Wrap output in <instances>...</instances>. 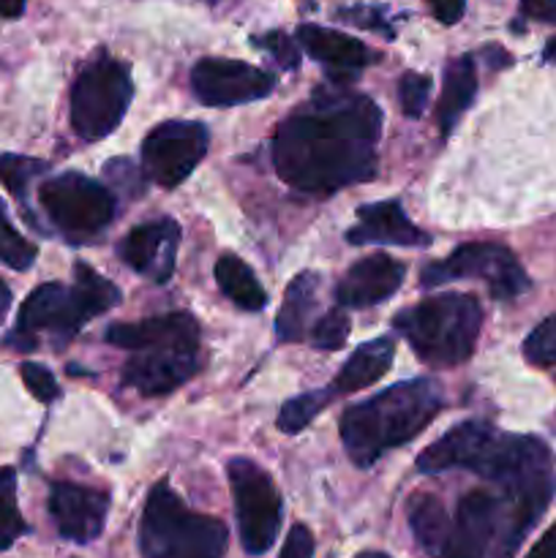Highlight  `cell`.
<instances>
[{"instance_id": "1", "label": "cell", "mask_w": 556, "mask_h": 558, "mask_svg": "<svg viewBox=\"0 0 556 558\" xmlns=\"http://www.w3.org/2000/svg\"><path fill=\"white\" fill-rule=\"evenodd\" d=\"M382 112L368 96L316 90L305 109L278 125L273 163L278 178L305 194H333L374 178Z\"/></svg>"}, {"instance_id": "2", "label": "cell", "mask_w": 556, "mask_h": 558, "mask_svg": "<svg viewBox=\"0 0 556 558\" xmlns=\"http://www.w3.org/2000/svg\"><path fill=\"white\" fill-rule=\"evenodd\" d=\"M418 469L423 474L467 469L499 485L507 518L496 558H512L556 494L554 456L548 447L534 436L501 434L483 420H467L447 430L420 452Z\"/></svg>"}, {"instance_id": "3", "label": "cell", "mask_w": 556, "mask_h": 558, "mask_svg": "<svg viewBox=\"0 0 556 558\" xmlns=\"http://www.w3.org/2000/svg\"><path fill=\"white\" fill-rule=\"evenodd\" d=\"M107 341L129 349L123 381L142 396H164L189 381L200 365V325L191 314H164L134 325H112Z\"/></svg>"}, {"instance_id": "4", "label": "cell", "mask_w": 556, "mask_h": 558, "mask_svg": "<svg viewBox=\"0 0 556 558\" xmlns=\"http://www.w3.org/2000/svg\"><path fill=\"white\" fill-rule=\"evenodd\" d=\"M442 409V387L431 379H412L347 409L341 441L358 466H371L387 450L423 434Z\"/></svg>"}, {"instance_id": "5", "label": "cell", "mask_w": 556, "mask_h": 558, "mask_svg": "<svg viewBox=\"0 0 556 558\" xmlns=\"http://www.w3.org/2000/svg\"><path fill=\"white\" fill-rule=\"evenodd\" d=\"M392 325L425 365L452 368L472 357L483 325V308L472 294H436L396 314Z\"/></svg>"}, {"instance_id": "6", "label": "cell", "mask_w": 556, "mask_h": 558, "mask_svg": "<svg viewBox=\"0 0 556 558\" xmlns=\"http://www.w3.org/2000/svg\"><path fill=\"white\" fill-rule=\"evenodd\" d=\"M229 532L218 518L191 512L167 483L147 494L140 523L145 558H221Z\"/></svg>"}, {"instance_id": "7", "label": "cell", "mask_w": 556, "mask_h": 558, "mask_svg": "<svg viewBox=\"0 0 556 558\" xmlns=\"http://www.w3.org/2000/svg\"><path fill=\"white\" fill-rule=\"evenodd\" d=\"M120 303V292L112 281L98 276L90 267H80L74 272V287L63 283H41L27 294L16 316L20 336L36 338V332H52L55 341L63 343L80 330L85 322ZM38 341V338H36Z\"/></svg>"}, {"instance_id": "8", "label": "cell", "mask_w": 556, "mask_h": 558, "mask_svg": "<svg viewBox=\"0 0 556 558\" xmlns=\"http://www.w3.org/2000/svg\"><path fill=\"white\" fill-rule=\"evenodd\" d=\"M134 85L129 65L101 54L76 76L71 87V125L87 142L112 134L129 109Z\"/></svg>"}, {"instance_id": "9", "label": "cell", "mask_w": 556, "mask_h": 558, "mask_svg": "<svg viewBox=\"0 0 556 558\" xmlns=\"http://www.w3.org/2000/svg\"><path fill=\"white\" fill-rule=\"evenodd\" d=\"M49 221L71 240H85L109 227L114 216L112 191L82 172H63L38 189Z\"/></svg>"}, {"instance_id": "10", "label": "cell", "mask_w": 556, "mask_h": 558, "mask_svg": "<svg viewBox=\"0 0 556 558\" xmlns=\"http://www.w3.org/2000/svg\"><path fill=\"white\" fill-rule=\"evenodd\" d=\"M229 485H232L234 510H238V532L245 554L262 556L273 548L281 529V496L262 466L249 458H234L229 463Z\"/></svg>"}, {"instance_id": "11", "label": "cell", "mask_w": 556, "mask_h": 558, "mask_svg": "<svg viewBox=\"0 0 556 558\" xmlns=\"http://www.w3.org/2000/svg\"><path fill=\"white\" fill-rule=\"evenodd\" d=\"M456 278H480L496 300H512L529 289V276L523 272L521 262L499 243H467L439 265L423 270L425 287L456 281Z\"/></svg>"}, {"instance_id": "12", "label": "cell", "mask_w": 556, "mask_h": 558, "mask_svg": "<svg viewBox=\"0 0 556 558\" xmlns=\"http://www.w3.org/2000/svg\"><path fill=\"white\" fill-rule=\"evenodd\" d=\"M207 129L194 120H169L156 125L142 142V163L145 178L161 189H174L183 183L196 163L205 158Z\"/></svg>"}, {"instance_id": "13", "label": "cell", "mask_w": 556, "mask_h": 558, "mask_svg": "<svg viewBox=\"0 0 556 558\" xmlns=\"http://www.w3.org/2000/svg\"><path fill=\"white\" fill-rule=\"evenodd\" d=\"M191 87L207 107H234V104L265 98L276 87V80L243 60L205 58L191 71Z\"/></svg>"}, {"instance_id": "14", "label": "cell", "mask_w": 556, "mask_h": 558, "mask_svg": "<svg viewBox=\"0 0 556 558\" xmlns=\"http://www.w3.org/2000/svg\"><path fill=\"white\" fill-rule=\"evenodd\" d=\"M499 521H505V501L488 490H472L461 499L456 521L450 526V539L442 558H483L494 539ZM505 532V526H501Z\"/></svg>"}, {"instance_id": "15", "label": "cell", "mask_w": 556, "mask_h": 558, "mask_svg": "<svg viewBox=\"0 0 556 558\" xmlns=\"http://www.w3.org/2000/svg\"><path fill=\"white\" fill-rule=\"evenodd\" d=\"M180 245V227L172 218L142 223L131 229L118 254L125 265L153 283H167L174 272V256Z\"/></svg>"}, {"instance_id": "16", "label": "cell", "mask_w": 556, "mask_h": 558, "mask_svg": "<svg viewBox=\"0 0 556 558\" xmlns=\"http://www.w3.org/2000/svg\"><path fill=\"white\" fill-rule=\"evenodd\" d=\"M109 499L101 490L74 483H58L49 490V515L58 526L60 537L71 543H93L104 532Z\"/></svg>"}, {"instance_id": "17", "label": "cell", "mask_w": 556, "mask_h": 558, "mask_svg": "<svg viewBox=\"0 0 556 558\" xmlns=\"http://www.w3.org/2000/svg\"><path fill=\"white\" fill-rule=\"evenodd\" d=\"M407 267L387 254H371L354 262L336 289V300L347 308H363L392 298L401 287Z\"/></svg>"}, {"instance_id": "18", "label": "cell", "mask_w": 556, "mask_h": 558, "mask_svg": "<svg viewBox=\"0 0 556 558\" xmlns=\"http://www.w3.org/2000/svg\"><path fill=\"white\" fill-rule=\"evenodd\" d=\"M347 240L352 245L379 243L403 245V248H425L431 243L428 234L403 216L398 202H374V205L358 207V223L349 229Z\"/></svg>"}, {"instance_id": "19", "label": "cell", "mask_w": 556, "mask_h": 558, "mask_svg": "<svg viewBox=\"0 0 556 558\" xmlns=\"http://www.w3.org/2000/svg\"><path fill=\"white\" fill-rule=\"evenodd\" d=\"M298 41L311 58L319 60V63H325L330 69V80L338 82V85L354 80L358 71L365 69L374 60V54H371V49L365 44L347 36V33L330 31V27L300 25Z\"/></svg>"}, {"instance_id": "20", "label": "cell", "mask_w": 556, "mask_h": 558, "mask_svg": "<svg viewBox=\"0 0 556 558\" xmlns=\"http://www.w3.org/2000/svg\"><path fill=\"white\" fill-rule=\"evenodd\" d=\"M392 357H396V347L390 338H376V341L363 343L354 349L352 357L343 363L338 376L333 379V392H358L365 387L376 385L382 376L390 371Z\"/></svg>"}, {"instance_id": "21", "label": "cell", "mask_w": 556, "mask_h": 558, "mask_svg": "<svg viewBox=\"0 0 556 558\" xmlns=\"http://www.w3.org/2000/svg\"><path fill=\"white\" fill-rule=\"evenodd\" d=\"M478 96V71L469 54L452 60L445 71V87H442L439 107H436V120H439L442 134H450L461 114L467 112L469 104Z\"/></svg>"}, {"instance_id": "22", "label": "cell", "mask_w": 556, "mask_h": 558, "mask_svg": "<svg viewBox=\"0 0 556 558\" xmlns=\"http://www.w3.org/2000/svg\"><path fill=\"white\" fill-rule=\"evenodd\" d=\"M316 292H319V276L316 272H300V276L292 278L276 319V336L283 343L300 341L305 336L309 316L316 308Z\"/></svg>"}, {"instance_id": "23", "label": "cell", "mask_w": 556, "mask_h": 558, "mask_svg": "<svg viewBox=\"0 0 556 558\" xmlns=\"http://www.w3.org/2000/svg\"><path fill=\"white\" fill-rule=\"evenodd\" d=\"M407 518H409V529H412L420 548H423L428 556L442 558L447 539H450V526H452L450 518H447V510L442 507V501L431 494H414L407 505Z\"/></svg>"}, {"instance_id": "24", "label": "cell", "mask_w": 556, "mask_h": 558, "mask_svg": "<svg viewBox=\"0 0 556 558\" xmlns=\"http://www.w3.org/2000/svg\"><path fill=\"white\" fill-rule=\"evenodd\" d=\"M216 281L221 292L243 311H262L267 303V294L262 283L256 281L254 270L245 265L240 256L223 254L216 262Z\"/></svg>"}, {"instance_id": "25", "label": "cell", "mask_w": 556, "mask_h": 558, "mask_svg": "<svg viewBox=\"0 0 556 558\" xmlns=\"http://www.w3.org/2000/svg\"><path fill=\"white\" fill-rule=\"evenodd\" d=\"M327 401H330V392L322 390L292 398V401L283 403L281 412H278V428H281L283 434H298V430H303L305 425L327 407Z\"/></svg>"}, {"instance_id": "26", "label": "cell", "mask_w": 556, "mask_h": 558, "mask_svg": "<svg viewBox=\"0 0 556 558\" xmlns=\"http://www.w3.org/2000/svg\"><path fill=\"white\" fill-rule=\"evenodd\" d=\"M44 169H47V163L38 161V158L5 153V156H0V183H3L16 199H25L31 180H36Z\"/></svg>"}, {"instance_id": "27", "label": "cell", "mask_w": 556, "mask_h": 558, "mask_svg": "<svg viewBox=\"0 0 556 558\" xmlns=\"http://www.w3.org/2000/svg\"><path fill=\"white\" fill-rule=\"evenodd\" d=\"M36 259V245L27 243L14 227H11L5 207L0 202V262L11 270H27Z\"/></svg>"}, {"instance_id": "28", "label": "cell", "mask_w": 556, "mask_h": 558, "mask_svg": "<svg viewBox=\"0 0 556 558\" xmlns=\"http://www.w3.org/2000/svg\"><path fill=\"white\" fill-rule=\"evenodd\" d=\"M27 532L14 496V472L0 485V550H9Z\"/></svg>"}, {"instance_id": "29", "label": "cell", "mask_w": 556, "mask_h": 558, "mask_svg": "<svg viewBox=\"0 0 556 558\" xmlns=\"http://www.w3.org/2000/svg\"><path fill=\"white\" fill-rule=\"evenodd\" d=\"M523 357L537 368H554L556 365V316L540 322L532 332H529L527 343H523Z\"/></svg>"}, {"instance_id": "30", "label": "cell", "mask_w": 556, "mask_h": 558, "mask_svg": "<svg viewBox=\"0 0 556 558\" xmlns=\"http://www.w3.org/2000/svg\"><path fill=\"white\" fill-rule=\"evenodd\" d=\"M349 330H352V327H349V316L343 314L341 308H336L316 322L314 330H311V343H314L316 349L336 352V349H341L343 343H347Z\"/></svg>"}, {"instance_id": "31", "label": "cell", "mask_w": 556, "mask_h": 558, "mask_svg": "<svg viewBox=\"0 0 556 558\" xmlns=\"http://www.w3.org/2000/svg\"><path fill=\"white\" fill-rule=\"evenodd\" d=\"M431 93V80L425 74H418V71H407L398 82V101H401V109L407 118H420L428 104Z\"/></svg>"}, {"instance_id": "32", "label": "cell", "mask_w": 556, "mask_h": 558, "mask_svg": "<svg viewBox=\"0 0 556 558\" xmlns=\"http://www.w3.org/2000/svg\"><path fill=\"white\" fill-rule=\"evenodd\" d=\"M254 47H259L262 52H265L273 63L281 65V69L292 71L300 65V52L287 33L270 31V33H265V36H256Z\"/></svg>"}, {"instance_id": "33", "label": "cell", "mask_w": 556, "mask_h": 558, "mask_svg": "<svg viewBox=\"0 0 556 558\" xmlns=\"http://www.w3.org/2000/svg\"><path fill=\"white\" fill-rule=\"evenodd\" d=\"M20 376H22V381H25V387L31 390V396L36 398V401H41V403L58 401V396H60L58 381H55V376L49 374L44 365L22 363L20 365Z\"/></svg>"}, {"instance_id": "34", "label": "cell", "mask_w": 556, "mask_h": 558, "mask_svg": "<svg viewBox=\"0 0 556 558\" xmlns=\"http://www.w3.org/2000/svg\"><path fill=\"white\" fill-rule=\"evenodd\" d=\"M314 556V537L305 526H292V532L287 534V543H283L281 556L278 558H311Z\"/></svg>"}, {"instance_id": "35", "label": "cell", "mask_w": 556, "mask_h": 558, "mask_svg": "<svg viewBox=\"0 0 556 558\" xmlns=\"http://www.w3.org/2000/svg\"><path fill=\"white\" fill-rule=\"evenodd\" d=\"M104 172H107V178L112 180V183L123 185V189L129 183H134V189H142V178H145V172H136V167L129 161V158L109 161L107 167H104Z\"/></svg>"}, {"instance_id": "36", "label": "cell", "mask_w": 556, "mask_h": 558, "mask_svg": "<svg viewBox=\"0 0 556 558\" xmlns=\"http://www.w3.org/2000/svg\"><path fill=\"white\" fill-rule=\"evenodd\" d=\"M431 5V14L442 22V25H456L467 11V0H425Z\"/></svg>"}, {"instance_id": "37", "label": "cell", "mask_w": 556, "mask_h": 558, "mask_svg": "<svg viewBox=\"0 0 556 558\" xmlns=\"http://www.w3.org/2000/svg\"><path fill=\"white\" fill-rule=\"evenodd\" d=\"M521 14L545 25H556V0H521Z\"/></svg>"}, {"instance_id": "38", "label": "cell", "mask_w": 556, "mask_h": 558, "mask_svg": "<svg viewBox=\"0 0 556 558\" xmlns=\"http://www.w3.org/2000/svg\"><path fill=\"white\" fill-rule=\"evenodd\" d=\"M347 20L354 22V25H360V27H371V31L385 33V36H392L390 27H387L385 22L379 20V14H376L374 9H363V5H360L358 11H347Z\"/></svg>"}, {"instance_id": "39", "label": "cell", "mask_w": 556, "mask_h": 558, "mask_svg": "<svg viewBox=\"0 0 556 558\" xmlns=\"http://www.w3.org/2000/svg\"><path fill=\"white\" fill-rule=\"evenodd\" d=\"M527 558H556V521L554 526L540 537V543L529 550Z\"/></svg>"}, {"instance_id": "40", "label": "cell", "mask_w": 556, "mask_h": 558, "mask_svg": "<svg viewBox=\"0 0 556 558\" xmlns=\"http://www.w3.org/2000/svg\"><path fill=\"white\" fill-rule=\"evenodd\" d=\"M25 11V0H0V16L3 20H16Z\"/></svg>"}, {"instance_id": "41", "label": "cell", "mask_w": 556, "mask_h": 558, "mask_svg": "<svg viewBox=\"0 0 556 558\" xmlns=\"http://www.w3.org/2000/svg\"><path fill=\"white\" fill-rule=\"evenodd\" d=\"M9 308H11V289L0 281V322H5Z\"/></svg>"}, {"instance_id": "42", "label": "cell", "mask_w": 556, "mask_h": 558, "mask_svg": "<svg viewBox=\"0 0 556 558\" xmlns=\"http://www.w3.org/2000/svg\"><path fill=\"white\" fill-rule=\"evenodd\" d=\"M543 58L548 60V63H556V38H551V41L545 44V49H543Z\"/></svg>"}, {"instance_id": "43", "label": "cell", "mask_w": 556, "mask_h": 558, "mask_svg": "<svg viewBox=\"0 0 556 558\" xmlns=\"http://www.w3.org/2000/svg\"><path fill=\"white\" fill-rule=\"evenodd\" d=\"M358 558H390V556H385V554H374V550H368V554H360Z\"/></svg>"}, {"instance_id": "44", "label": "cell", "mask_w": 556, "mask_h": 558, "mask_svg": "<svg viewBox=\"0 0 556 558\" xmlns=\"http://www.w3.org/2000/svg\"><path fill=\"white\" fill-rule=\"evenodd\" d=\"M9 474H11V469H0V485L5 483V477H9Z\"/></svg>"}, {"instance_id": "45", "label": "cell", "mask_w": 556, "mask_h": 558, "mask_svg": "<svg viewBox=\"0 0 556 558\" xmlns=\"http://www.w3.org/2000/svg\"><path fill=\"white\" fill-rule=\"evenodd\" d=\"M207 3H218V0H207Z\"/></svg>"}]
</instances>
